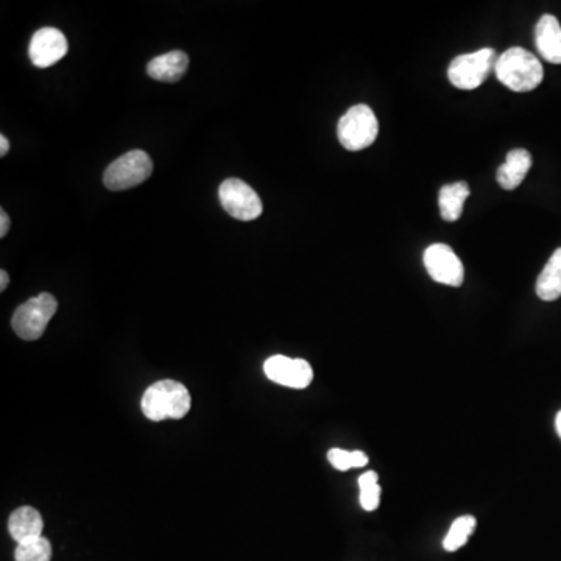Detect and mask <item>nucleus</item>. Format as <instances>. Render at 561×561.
I'll return each instance as SVG.
<instances>
[{
	"mask_svg": "<svg viewBox=\"0 0 561 561\" xmlns=\"http://www.w3.org/2000/svg\"><path fill=\"white\" fill-rule=\"evenodd\" d=\"M494 72L502 85L513 92H529L543 82L544 69L541 61L523 47H512L498 57Z\"/></svg>",
	"mask_w": 561,
	"mask_h": 561,
	"instance_id": "nucleus-1",
	"label": "nucleus"
},
{
	"mask_svg": "<svg viewBox=\"0 0 561 561\" xmlns=\"http://www.w3.org/2000/svg\"><path fill=\"white\" fill-rule=\"evenodd\" d=\"M141 406L149 420H181L191 410V395L181 382L164 379L145 390Z\"/></svg>",
	"mask_w": 561,
	"mask_h": 561,
	"instance_id": "nucleus-2",
	"label": "nucleus"
},
{
	"mask_svg": "<svg viewBox=\"0 0 561 561\" xmlns=\"http://www.w3.org/2000/svg\"><path fill=\"white\" fill-rule=\"evenodd\" d=\"M340 144L350 152L367 149L379 135L378 117L367 105L351 106L337 127Z\"/></svg>",
	"mask_w": 561,
	"mask_h": 561,
	"instance_id": "nucleus-3",
	"label": "nucleus"
},
{
	"mask_svg": "<svg viewBox=\"0 0 561 561\" xmlns=\"http://www.w3.org/2000/svg\"><path fill=\"white\" fill-rule=\"evenodd\" d=\"M58 303L50 293H39L16 309L11 318V326L18 337L24 340H38L46 331L47 325L57 314Z\"/></svg>",
	"mask_w": 561,
	"mask_h": 561,
	"instance_id": "nucleus-4",
	"label": "nucleus"
},
{
	"mask_svg": "<svg viewBox=\"0 0 561 561\" xmlns=\"http://www.w3.org/2000/svg\"><path fill=\"white\" fill-rule=\"evenodd\" d=\"M496 61H498L496 50L490 49V47L459 55L449 64V82L463 91H473L487 80L488 75L496 66Z\"/></svg>",
	"mask_w": 561,
	"mask_h": 561,
	"instance_id": "nucleus-5",
	"label": "nucleus"
},
{
	"mask_svg": "<svg viewBox=\"0 0 561 561\" xmlns=\"http://www.w3.org/2000/svg\"><path fill=\"white\" fill-rule=\"evenodd\" d=\"M153 173V161L142 150H131L117 158L103 175V184L110 191H127L149 180Z\"/></svg>",
	"mask_w": 561,
	"mask_h": 561,
	"instance_id": "nucleus-6",
	"label": "nucleus"
},
{
	"mask_svg": "<svg viewBox=\"0 0 561 561\" xmlns=\"http://www.w3.org/2000/svg\"><path fill=\"white\" fill-rule=\"evenodd\" d=\"M220 202L223 209L233 219L250 222L262 214V202L253 187L237 178L223 181L219 189Z\"/></svg>",
	"mask_w": 561,
	"mask_h": 561,
	"instance_id": "nucleus-7",
	"label": "nucleus"
},
{
	"mask_svg": "<svg viewBox=\"0 0 561 561\" xmlns=\"http://www.w3.org/2000/svg\"><path fill=\"white\" fill-rule=\"evenodd\" d=\"M427 273L437 283L460 287L465 279V269L459 256L449 245L434 244L426 248L423 256Z\"/></svg>",
	"mask_w": 561,
	"mask_h": 561,
	"instance_id": "nucleus-8",
	"label": "nucleus"
},
{
	"mask_svg": "<svg viewBox=\"0 0 561 561\" xmlns=\"http://www.w3.org/2000/svg\"><path fill=\"white\" fill-rule=\"evenodd\" d=\"M264 373L270 381L290 389H306L314 379V371L307 360L290 359L281 354L265 360Z\"/></svg>",
	"mask_w": 561,
	"mask_h": 561,
	"instance_id": "nucleus-9",
	"label": "nucleus"
},
{
	"mask_svg": "<svg viewBox=\"0 0 561 561\" xmlns=\"http://www.w3.org/2000/svg\"><path fill=\"white\" fill-rule=\"evenodd\" d=\"M68 50V39L60 30L44 27L33 35L29 55L36 68L46 69L63 60Z\"/></svg>",
	"mask_w": 561,
	"mask_h": 561,
	"instance_id": "nucleus-10",
	"label": "nucleus"
},
{
	"mask_svg": "<svg viewBox=\"0 0 561 561\" xmlns=\"http://www.w3.org/2000/svg\"><path fill=\"white\" fill-rule=\"evenodd\" d=\"M535 44L544 60L561 64V25L555 16H541L535 27Z\"/></svg>",
	"mask_w": 561,
	"mask_h": 561,
	"instance_id": "nucleus-11",
	"label": "nucleus"
},
{
	"mask_svg": "<svg viewBox=\"0 0 561 561\" xmlns=\"http://www.w3.org/2000/svg\"><path fill=\"white\" fill-rule=\"evenodd\" d=\"M532 169V155L527 150L515 149L507 153L505 163L496 173L499 186L505 191H515L521 186L529 170Z\"/></svg>",
	"mask_w": 561,
	"mask_h": 561,
	"instance_id": "nucleus-12",
	"label": "nucleus"
},
{
	"mask_svg": "<svg viewBox=\"0 0 561 561\" xmlns=\"http://www.w3.org/2000/svg\"><path fill=\"white\" fill-rule=\"evenodd\" d=\"M44 519L33 507H21L11 513L8 519V532L16 543L43 537Z\"/></svg>",
	"mask_w": 561,
	"mask_h": 561,
	"instance_id": "nucleus-13",
	"label": "nucleus"
},
{
	"mask_svg": "<svg viewBox=\"0 0 561 561\" xmlns=\"http://www.w3.org/2000/svg\"><path fill=\"white\" fill-rule=\"evenodd\" d=\"M189 57L181 50L164 53L161 57L153 58L147 66V72L153 80L163 83H175L186 74Z\"/></svg>",
	"mask_w": 561,
	"mask_h": 561,
	"instance_id": "nucleus-14",
	"label": "nucleus"
},
{
	"mask_svg": "<svg viewBox=\"0 0 561 561\" xmlns=\"http://www.w3.org/2000/svg\"><path fill=\"white\" fill-rule=\"evenodd\" d=\"M470 186L465 181H457V183L446 184L440 189L438 195V205H440V214L446 222H457L462 217L463 206H465L466 198L470 197Z\"/></svg>",
	"mask_w": 561,
	"mask_h": 561,
	"instance_id": "nucleus-15",
	"label": "nucleus"
},
{
	"mask_svg": "<svg viewBox=\"0 0 561 561\" xmlns=\"http://www.w3.org/2000/svg\"><path fill=\"white\" fill-rule=\"evenodd\" d=\"M537 295L543 301H555L561 297V248L554 251L538 276Z\"/></svg>",
	"mask_w": 561,
	"mask_h": 561,
	"instance_id": "nucleus-16",
	"label": "nucleus"
},
{
	"mask_svg": "<svg viewBox=\"0 0 561 561\" xmlns=\"http://www.w3.org/2000/svg\"><path fill=\"white\" fill-rule=\"evenodd\" d=\"M476 524V518L471 515L457 518L452 523L445 540H443V547H445L446 551L456 552L459 551L460 547L465 546L466 541L470 540L471 535H473Z\"/></svg>",
	"mask_w": 561,
	"mask_h": 561,
	"instance_id": "nucleus-17",
	"label": "nucleus"
},
{
	"mask_svg": "<svg viewBox=\"0 0 561 561\" xmlns=\"http://www.w3.org/2000/svg\"><path fill=\"white\" fill-rule=\"evenodd\" d=\"M360 505L367 512H374L381 502L379 476L374 471H367L359 477Z\"/></svg>",
	"mask_w": 561,
	"mask_h": 561,
	"instance_id": "nucleus-18",
	"label": "nucleus"
},
{
	"mask_svg": "<svg viewBox=\"0 0 561 561\" xmlns=\"http://www.w3.org/2000/svg\"><path fill=\"white\" fill-rule=\"evenodd\" d=\"M15 558L16 561H50L52 544L44 537L24 541L16 547Z\"/></svg>",
	"mask_w": 561,
	"mask_h": 561,
	"instance_id": "nucleus-19",
	"label": "nucleus"
},
{
	"mask_svg": "<svg viewBox=\"0 0 561 561\" xmlns=\"http://www.w3.org/2000/svg\"><path fill=\"white\" fill-rule=\"evenodd\" d=\"M328 460L336 470L348 471L351 468H362L367 465L368 456L362 451H345V449L334 448L328 452Z\"/></svg>",
	"mask_w": 561,
	"mask_h": 561,
	"instance_id": "nucleus-20",
	"label": "nucleus"
},
{
	"mask_svg": "<svg viewBox=\"0 0 561 561\" xmlns=\"http://www.w3.org/2000/svg\"><path fill=\"white\" fill-rule=\"evenodd\" d=\"M10 231V217H8L7 212L2 209L0 211V237H5Z\"/></svg>",
	"mask_w": 561,
	"mask_h": 561,
	"instance_id": "nucleus-21",
	"label": "nucleus"
},
{
	"mask_svg": "<svg viewBox=\"0 0 561 561\" xmlns=\"http://www.w3.org/2000/svg\"><path fill=\"white\" fill-rule=\"evenodd\" d=\"M8 150H10V142H8V139L2 135L0 136V156H2V158L7 156Z\"/></svg>",
	"mask_w": 561,
	"mask_h": 561,
	"instance_id": "nucleus-22",
	"label": "nucleus"
},
{
	"mask_svg": "<svg viewBox=\"0 0 561 561\" xmlns=\"http://www.w3.org/2000/svg\"><path fill=\"white\" fill-rule=\"evenodd\" d=\"M8 283H10V276H8L5 270H2V272H0V290H2V292L7 289Z\"/></svg>",
	"mask_w": 561,
	"mask_h": 561,
	"instance_id": "nucleus-23",
	"label": "nucleus"
},
{
	"mask_svg": "<svg viewBox=\"0 0 561 561\" xmlns=\"http://www.w3.org/2000/svg\"><path fill=\"white\" fill-rule=\"evenodd\" d=\"M555 429H557L558 437L561 438V410L557 413V417H555Z\"/></svg>",
	"mask_w": 561,
	"mask_h": 561,
	"instance_id": "nucleus-24",
	"label": "nucleus"
}]
</instances>
